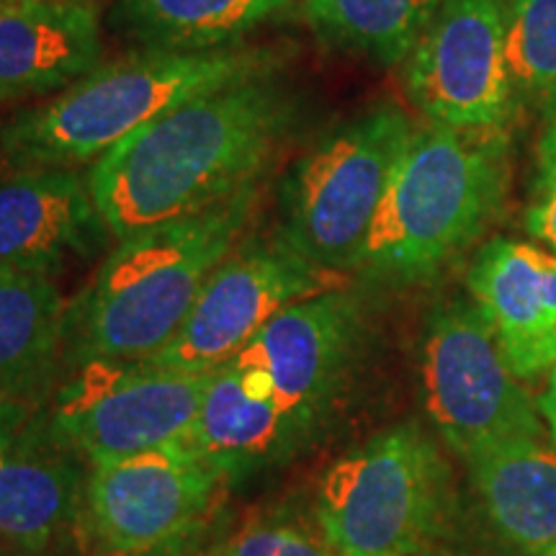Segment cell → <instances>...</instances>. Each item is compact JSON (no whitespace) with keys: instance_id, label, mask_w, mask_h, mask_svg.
<instances>
[{"instance_id":"cell-19","label":"cell","mask_w":556,"mask_h":556,"mask_svg":"<svg viewBox=\"0 0 556 556\" xmlns=\"http://www.w3.org/2000/svg\"><path fill=\"white\" fill-rule=\"evenodd\" d=\"M294 0H116L111 21L135 47L214 52L242 47Z\"/></svg>"},{"instance_id":"cell-18","label":"cell","mask_w":556,"mask_h":556,"mask_svg":"<svg viewBox=\"0 0 556 556\" xmlns=\"http://www.w3.org/2000/svg\"><path fill=\"white\" fill-rule=\"evenodd\" d=\"M467 464L497 531L528 556H556V451L526 438Z\"/></svg>"},{"instance_id":"cell-23","label":"cell","mask_w":556,"mask_h":556,"mask_svg":"<svg viewBox=\"0 0 556 556\" xmlns=\"http://www.w3.org/2000/svg\"><path fill=\"white\" fill-rule=\"evenodd\" d=\"M204 556H336L325 539L287 518H261Z\"/></svg>"},{"instance_id":"cell-4","label":"cell","mask_w":556,"mask_h":556,"mask_svg":"<svg viewBox=\"0 0 556 556\" xmlns=\"http://www.w3.org/2000/svg\"><path fill=\"white\" fill-rule=\"evenodd\" d=\"M507 178L505 129L415 127L356 270L387 283L435 276L484 232L503 206Z\"/></svg>"},{"instance_id":"cell-12","label":"cell","mask_w":556,"mask_h":556,"mask_svg":"<svg viewBox=\"0 0 556 556\" xmlns=\"http://www.w3.org/2000/svg\"><path fill=\"white\" fill-rule=\"evenodd\" d=\"M80 454L45 400H0V541L45 552L83 518Z\"/></svg>"},{"instance_id":"cell-6","label":"cell","mask_w":556,"mask_h":556,"mask_svg":"<svg viewBox=\"0 0 556 556\" xmlns=\"http://www.w3.org/2000/svg\"><path fill=\"white\" fill-rule=\"evenodd\" d=\"M446 505V462L420 426L405 422L325 471L315 516L336 556H417L441 531Z\"/></svg>"},{"instance_id":"cell-27","label":"cell","mask_w":556,"mask_h":556,"mask_svg":"<svg viewBox=\"0 0 556 556\" xmlns=\"http://www.w3.org/2000/svg\"><path fill=\"white\" fill-rule=\"evenodd\" d=\"M191 539V536H189ZM189 539L170 541V544L144 548V552H131V554H119V556H204L206 552H199L189 544Z\"/></svg>"},{"instance_id":"cell-29","label":"cell","mask_w":556,"mask_h":556,"mask_svg":"<svg viewBox=\"0 0 556 556\" xmlns=\"http://www.w3.org/2000/svg\"><path fill=\"white\" fill-rule=\"evenodd\" d=\"M417 556H420V554H417Z\"/></svg>"},{"instance_id":"cell-3","label":"cell","mask_w":556,"mask_h":556,"mask_svg":"<svg viewBox=\"0 0 556 556\" xmlns=\"http://www.w3.org/2000/svg\"><path fill=\"white\" fill-rule=\"evenodd\" d=\"M278 67L281 54L268 47L214 52L135 47L96 65L50 101L9 116L0 127V160L11 170L96 163L180 103Z\"/></svg>"},{"instance_id":"cell-17","label":"cell","mask_w":556,"mask_h":556,"mask_svg":"<svg viewBox=\"0 0 556 556\" xmlns=\"http://www.w3.org/2000/svg\"><path fill=\"white\" fill-rule=\"evenodd\" d=\"M67 353V304L50 276L0 266V400H45Z\"/></svg>"},{"instance_id":"cell-5","label":"cell","mask_w":556,"mask_h":556,"mask_svg":"<svg viewBox=\"0 0 556 556\" xmlns=\"http://www.w3.org/2000/svg\"><path fill=\"white\" fill-rule=\"evenodd\" d=\"M415 124L379 103L325 131L276 184V238L319 270H356Z\"/></svg>"},{"instance_id":"cell-9","label":"cell","mask_w":556,"mask_h":556,"mask_svg":"<svg viewBox=\"0 0 556 556\" xmlns=\"http://www.w3.org/2000/svg\"><path fill=\"white\" fill-rule=\"evenodd\" d=\"M405 90L428 124L505 129L516 103L507 0H441L405 60Z\"/></svg>"},{"instance_id":"cell-11","label":"cell","mask_w":556,"mask_h":556,"mask_svg":"<svg viewBox=\"0 0 556 556\" xmlns=\"http://www.w3.org/2000/svg\"><path fill=\"white\" fill-rule=\"evenodd\" d=\"M222 475L189 441L93 464L83 520L111 556L189 539L217 497Z\"/></svg>"},{"instance_id":"cell-16","label":"cell","mask_w":556,"mask_h":556,"mask_svg":"<svg viewBox=\"0 0 556 556\" xmlns=\"http://www.w3.org/2000/svg\"><path fill=\"white\" fill-rule=\"evenodd\" d=\"M101 58L93 0H0V101L60 93Z\"/></svg>"},{"instance_id":"cell-1","label":"cell","mask_w":556,"mask_h":556,"mask_svg":"<svg viewBox=\"0 0 556 556\" xmlns=\"http://www.w3.org/2000/svg\"><path fill=\"white\" fill-rule=\"evenodd\" d=\"M302 124V99L276 73L180 103L90 163L86 180L124 240L258 184Z\"/></svg>"},{"instance_id":"cell-21","label":"cell","mask_w":556,"mask_h":556,"mask_svg":"<svg viewBox=\"0 0 556 556\" xmlns=\"http://www.w3.org/2000/svg\"><path fill=\"white\" fill-rule=\"evenodd\" d=\"M441 0H304V16L332 50L397 65L422 37Z\"/></svg>"},{"instance_id":"cell-2","label":"cell","mask_w":556,"mask_h":556,"mask_svg":"<svg viewBox=\"0 0 556 556\" xmlns=\"http://www.w3.org/2000/svg\"><path fill=\"white\" fill-rule=\"evenodd\" d=\"M261 180L204 212L116 240L78 304L67 307V356L144 361L176 336L206 278L240 245Z\"/></svg>"},{"instance_id":"cell-24","label":"cell","mask_w":556,"mask_h":556,"mask_svg":"<svg viewBox=\"0 0 556 556\" xmlns=\"http://www.w3.org/2000/svg\"><path fill=\"white\" fill-rule=\"evenodd\" d=\"M526 229L556 253V168L539 173L536 193L526 212Z\"/></svg>"},{"instance_id":"cell-26","label":"cell","mask_w":556,"mask_h":556,"mask_svg":"<svg viewBox=\"0 0 556 556\" xmlns=\"http://www.w3.org/2000/svg\"><path fill=\"white\" fill-rule=\"evenodd\" d=\"M539 415L546 420L548 433H552L556 443V368L548 374V384L544 389V394L539 397Z\"/></svg>"},{"instance_id":"cell-20","label":"cell","mask_w":556,"mask_h":556,"mask_svg":"<svg viewBox=\"0 0 556 556\" xmlns=\"http://www.w3.org/2000/svg\"><path fill=\"white\" fill-rule=\"evenodd\" d=\"M294 438L274 397L253 392L227 361L214 371L189 443L222 477H238L281 454Z\"/></svg>"},{"instance_id":"cell-14","label":"cell","mask_w":556,"mask_h":556,"mask_svg":"<svg viewBox=\"0 0 556 556\" xmlns=\"http://www.w3.org/2000/svg\"><path fill=\"white\" fill-rule=\"evenodd\" d=\"M114 240L78 168H21L0 176V266L54 278Z\"/></svg>"},{"instance_id":"cell-10","label":"cell","mask_w":556,"mask_h":556,"mask_svg":"<svg viewBox=\"0 0 556 556\" xmlns=\"http://www.w3.org/2000/svg\"><path fill=\"white\" fill-rule=\"evenodd\" d=\"M332 276L299 258L278 238L240 242L206 278L176 336L144 361L184 371H217L278 312L299 299L328 291Z\"/></svg>"},{"instance_id":"cell-13","label":"cell","mask_w":556,"mask_h":556,"mask_svg":"<svg viewBox=\"0 0 556 556\" xmlns=\"http://www.w3.org/2000/svg\"><path fill=\"white\" fill-rule=\"evenodd\" d=\"M358 338V299L328 289L278 312L238 356L268 374L278 413L302 435L343 384Z\"/></svg>"},{"instance_id":"cell-22","label":"cell","mask_w":556,"mask_h":556,"mask_svg":"<svg viewBox=\"0 0 556 556\" xmlns=\"http://www.w3.org/2000/svg\"><path fill=\"white\" fill-rule=\"evenodd\" d=\"M507 65L516 101H556V0H507Z\"/></svg>"},{"instance_id":"cell-25","label":"cell","mask_w":556,"mask_h":556,"mask_svg":"<svg viewBox=\"0 0 556 556\" xmlns=\"http://www.w3.org/2000/svg\"><path fill=\"white\" fill-rule=\"evenodd\" d=\"M548 111H552V116H548L544 137H541L539 144V173L556 168V101Z\"/></svg>"},{"instance_id":"cell-15","label":"cell","mask_w":556,"mask_h":556,"mask_svg":"<svg viewBox=\"0 0 556 556\" xmlns=\"http://www.w3.org/2000/svg\"><path fill=\"white\" fill-rule=\"evenodd\" d=\"M469 291L520 381L556 368V253L533 242H486L469 274Z\"/></svg>"},{"instance_id":"cell-7","label":"cell","mask_w":556,"mask_h":556,"mask_svg":"<svg viewBox=\"0 0 556 556\" xmlns=\"http://www.w3.org/2000/svg\"><path fill=\"white\" fill-rule=\"evenodd\" d=\"M426 409L464 462L510 441L541 438V417L475 302L430 312L420 345Z\"/></svg>"},{"instance_id":"cell-8","label":"cell","mask_w":556,"mask_h":556,"mask_svg":"<svg viewBox=\"0 0 556 556\" xmlns=\"http://www.w3.org/2000/svg\"><path fill=\"white\" fill-rule=\"evenodd\" d=\"M212 379L214 371L148 361H80L50 409L54 426L83 458L114 462L189 441Z\"/></svg>"},{"instance_id":"cell-28","label":"cell","mask_w":556,"mask_h":556,"mask_svg":"<svg viewBox=\"0 0 556 556\" xmlns=\"http://www.w3.org/2000/svg\"><path fill=\"white\" fill-rule=\"evenodd\" d=\"M0 556H39V552H24V548L16 546H0Z\"/></svg>"}]
</instances>
